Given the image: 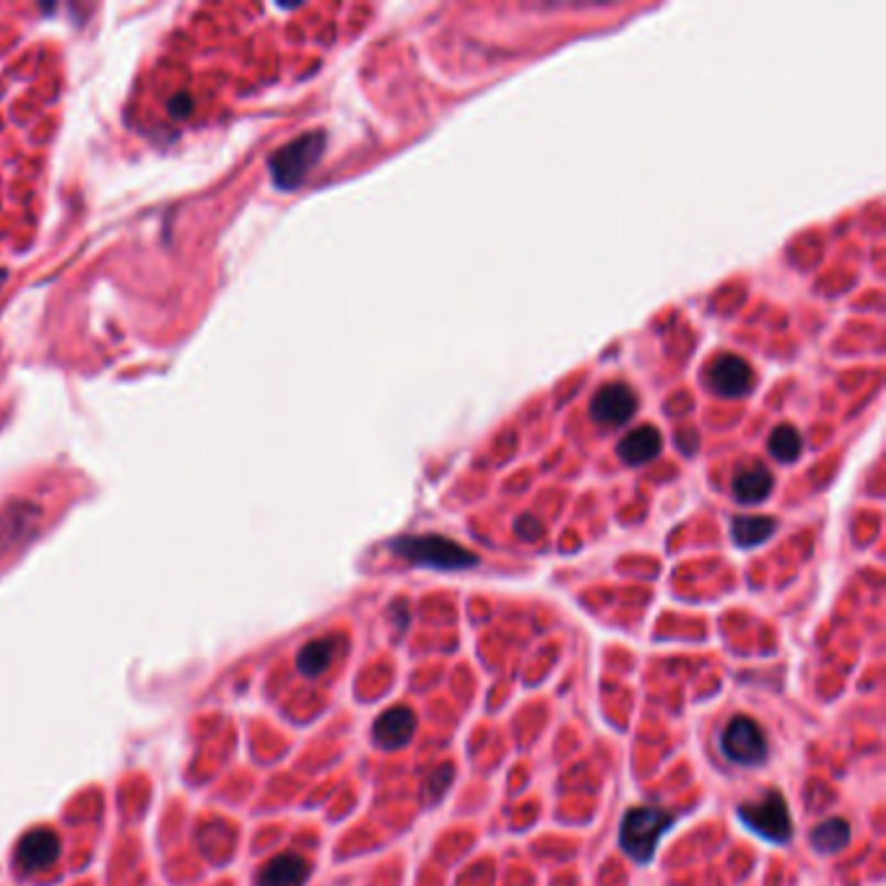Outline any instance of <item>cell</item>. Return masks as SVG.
Wrapping results in <instances>:
<instances>
[{
    "label": "cell",
    "mask_w": 886,
    "mask_h": 886,
    "mask_svg": "<svg viewBox=\"0 0 886 886\" xmlns=\"http://www.w3.org/2000/svg\"><path fill=\"white\" fill-rule=\"evenodd\" d=\"M663 450V434L653 424H642L627 432L617 445V455L624 466H642L650 463Z\"/></svg>",
    "instance_id": "obj_12"
},
{
    "label": "cell",
    "mask_w": 886,
    "mask_h": 886,
    "mask_svg": "<svg viewBox=\"0 0 886 886\" xmlns=\"http://www.w3.org/2000/svg\"><path fill=\"white\" fill-rule=\"evenodd\" d=\"M638 411V396L624 383H609L598 388L590 400V417L603 427H619L634 417Z\"/></svg>",
    "instance_id": "obj_7"
},
{
    "label": "cell",
    "mask_w": 886,
    "mask_h": 886,
    "mask_svg": "<svg viewBox=\"0 0 886 886\" xmlns=\"http://www.w3.org/2000/svg\"><path fill=\"white\" fill-rule=\"evenodd\" d=\"M733 497L743 505H760L775 489V476L760 461L741 463L733 474Z\"/></svg>",
    "instance_id": "obj_9"
},
{
    "label": "cell",
    "mask_w": 886,
    "mask_h": 886,
    "mask_svg": "<svg viewBox=\"0 0 886 886\" xmlns=\"http://www.w3.org/2000/svg\"><path fill=\"white\" fill-rule=\"evenodd\" d=\"M850 840V827L845 819H829L824 824H819L811 832V845L817 853H838V850L845 848V842Z\"/></svg>",
    "instance_id": "obj_15"
},
{
    "label": "cell",
    "mask_w": 886,
    "mask_h": 886,
    "mask_svg": "<svg viewBox=\"0 0 886 886\" xmlns=\"http://www.w3.org/2000/svg\"><path fill=\"white\" fill-rule=\"evenodd\" d=\"M804 450V440L800 432L793 424H780L772 429L769 434V453L783 463H793Z\"/></svg>",
    "instance_id": "obj_16"
},
{
    "label": "cell",
    "mask_w": 886,
    "mask_h": 886,
    "mask_svg": "<svg viewBox=\"0 0 886 886\" xmlns=\"http://www.w3.org/2000/svg\"><path fill=\"white\" fill-rule=\"evenodd\" d=\"M671 824H674V817L668 811L655 809V806H638L621 821V848L638 863H650L655 855L657 840L663 838V832Z\"/></svg>",
    "instance_id": "obj_3"
},
{
    "label": "cell",
    "mask_w": 886,
    "mask_h": 886,
    "mask_svg": "<svg viewBox=\"0 0 886 886\" xmlns=\"http://www.w3.org/2000/svg\"><path fill=\"white\" fill-rule=\"evenodd\" d=\"M390 549L406 562L432 569H468L476 567L478 556L461 543L445 539V535H400L390 543Z\"/></svg>",
    "instance_id": "obj_1"
},
{
    "label": "cell",
    "mask_w": 886,
    "mask_h": 886,
    "mask_svg": "<svg viewBox=\"0 0 886 886\" xmlns=\"http://www.w3.org/2000/svg\"><path fill=\"white\" fill-rule=\"evenodd\" d=\"M310 876V863L302 855L281 853L257 871L255 886H304Z\"/></svg>",
    "instance_id": "obj_11"
},
{
    "label": "cell",
    "mask_w": 886,
    "mask_h": 886,
    "mask_svg": "<svg viewBox=\"0 0 886 886\" xmlns=\"http://www.w3.org/2000/svg\"><path fill=\"white\" fill-rule=\"evenodd\" d=\"M723 752L735 764L756 767L767 760L769 749L762 728L752 718H733L723 733Z\"/></svg>",
    "instance_id": "obj_5"
},
{
    "label": "cell",
    "mask_w": 886,
    "mask_h": 886,
    "mask_svg": "<svg viewBox=\"0 0 886 886\" xmlns=\"http://www.w3.org/2000/svg\"><path fill=\"white\" fill-rule=\"evenodd\" d=\"M775 531L777 523L767 518V514H739V518H733L731 523V535L741 549L760 546V543L767 541Z\"/></svg>",
    "instance_id": "obj_14"
},
{
    "label": "cell",
    "mask_w": 886,
    "mask_h": 886,
    "mask_svg": "<svg viewBox=\"0 0 886 886\" xmlns=\"http://www.w3.org/2000/svg\"><path fill=\"white\" fill-rule=\"evenodd\" d=\"M450 777H453V767H450V764H442V767H438L432 772V775L427 777V783H424V800L429 804V800H440L442 798V793L447 790V785H450Z\"/></svg>",
    "instance_id": "obj_17"
},
{
    "label": "cell",
    "mask_w": 886,
    "mask_h": 886,
    "mask_svg": "<svg viewBox=\"0 0 886 886\" xmlns=\"http://www.w3.org/2000/svg\"><path fill=\"white\" fill-rule=\"evenodd\" d=\"M514 533H518L523 541H535V539H541L543 525L535 518H531V514H523V518L514 523Z\"/></svg>",
    "instance_id": "obj_18"
},
{
    "label": "cell",
    "mask_w": 886,
    "mask_h": 886,
    "mask_svg": "<svg viewBox=\"0 0 886 886\" xmlns=\"http://www.w3.org/2000/svg\"><path fill=\"white\" fill-rule=\"evenodd\" d=\"M756 383L752 364L735 354L715 356L707 367V385L723 398H741L749 396Z\"/></svg>",
    "instance_id": "obj_6"
},
{
    "label": "cell",
    "mask_w": 886,
    "mask_h": 886,
    "mask_svg": "<svg viewBox=\"0 0 886 886\" xmlns=\"http://www.w3.org/2000/svg\"><path fill=\"white\" fill-rule=\"evenodd\" d=\"M325 141H328L325 131H310L278 148L268 162L270 177H274L276 188L281 190L299 188V185L304 182V177L312 171L314 164L320 162V156H323Z\"/></svg>",
    "instance_id": "obj_2"
},
{
    "label": "cell",
    "mask_w": 886,
    "mask_h": 886,
    "mask_svg": "<svg viewBox=\"0 0 886 886\" xmlns=\"http://www.w3.org/2000/svg\"><path fill=\"white\" fill-rule=\"evenodd\" d=\"M413 731H417L413 712L406 710V707H392V710L383 712L377 718L372 735H375V743L385 749V752H396V749H403L411 741Z\"/></svg>",
    "instance_id": "obj_10"
},
{
    "label": "cell",
    "mask_w": 886,
    "mask_h": 886,
    "mask_svg": "<svg viewBox=\"0 0 886 886\" xmlns=\"http://www.w3.org/2000/svg\"><path fill=\"white\" fill-rule=\"evenodd\" d=\"M335 650H339V638H320V640L307 642V645L299 650V655H297L299 674L307 678L320 676L333 663Z\"/></svg>",
    "instance_id": "obj_13"
},
{
    "label": "cell",
    "mask_w": 886,
    "mask_h": 886,
    "mask_svg": "<svg viewBox=\"0 0 886 886\" xmlns=\"http://www.w3.org/2000/svg\"><path fill=\"white\" fill-rule=\"evenodd\" d=\"M739 817L749 829H754L756 834L764 840L775 842V845H783L793 838V821L788 804H785L783 793L769 790L767 796L756 804H746L739 809Z\"/></svg>",
    "instance_id": "obj_4"
},
{
    "label": "cell",
    "mask_w": 886,
    "mask_h": 886,
    "mask_svg": "<svg viewBox=\"0 0 886 886\" xmlns=\"http://www.w3.org/2000/svg\"><path fill=\"white\" fill-rule=\"evenodd\" d=\"M57 855H60V838H57L53 829L37 827L19 840L13 861H16L19 871H24V874H40V871L53 866Z\"/></svg>",
    "instance_id": "obj_8"
},
{
    "label": "cell",
    "mask_w": 886,
    "mask_h": 886,
    "mask_svg": "<svg viewBox=\"0 0 886 886\" xmlns=\"http://www.w3.org/2000/svg\"><path fill=\"white\" fill-rule=\"evenodd\" d=\"M169 112L175 114V118H185V114L192 112V97L190 95H177L175 99L169 102Z\"/></svg>",
    "instance_id": "obj_19"
}]
</instances>
